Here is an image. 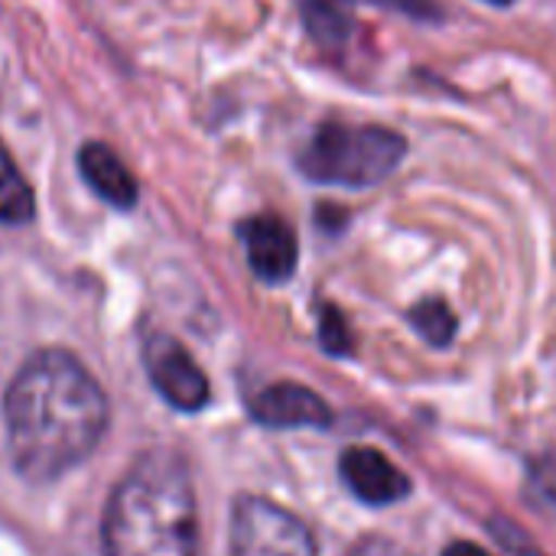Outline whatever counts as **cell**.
<instances>
[{
  "instance_id": "obj_14",
  "label": "cell",
  "mask_w": 556,
  "mask_h": 556,
  "mask_svg": "<svg viewBox=\"0 0 556 556\" xmlns=\"http://www.w3.org/2000/svg\"><path fill=\"white\" fill-rule=\"evenodd\" d=\"M531 476H534V485L556 502V453H547V456H541L534 466H531Z\"/></svg>"
},
{
  "instance_id": "obj_2",
  "label": "cell",
  "mask_w": 556,
  "mask_h": 556,
  "mask_svg": "<svg viewBox=\"0 0 556 556\" xmlns=\"http://www.w3.org/2000/svg\"><path fill=\"white\" fill-rule=\"evenodd\" d=\"M101 541L104 556H195V492L176 453H143L130 466L108 502Z\"/></svg>"
},
{
  "instance_id": "obj_5",
  "label": "cell",
  "mask_w": 556,
  "mask_h": 556,
  "mask_svg": "<svg viewBox=\"0 0 556 556\" xmlns=\"http://www.w3.org/2000/svg\"><path fill=\"white\" fill-rule=\"evenodd\" d=\"M143 365L156 394L176 410H202L208 401V378L195 358L173 336H150L143 342Z\"/></svg>"
},
{
  "instance_id": "obj_6",
  "label": "cell",
  "mask_w": 556,
  "mask_h": 556,
  "mask_svg": "<svg viewBox=\"0 0 556 556\" xmlns=\"http://www.w3.org/2000/svg\"><path fill=\"white\" fill-rule=\"evenodd\" d=\"M241 241L248 251L251 270L264 283H283L296 270V235L277 215H254L241 225Z\"/></svg>"
},
{
  "instance_id": "obj_17",
  "label": "cell",
  "mask_w": 556,
  "mask_h": 556,
  "mask_svg": "<svg viewBox=\"0 0 556 556\" xmlns=\"http://www.w3.org/2000/svg\"><path fill=\"white\" fill-rule=\"evenodd\" d=\"M485 3H495V7H508V3H515V0H485Z\"/></svg>"
},
{
  "instance_id": "obj_3",
  "label": "cell",
  "mask_w": 556,
  "mask_h": 556,
  "mask_svg": "<svg viewBox=\"0 0 556 556\" xmlns=\"http://www.w3.org/2000/svg\"><path fill=\"white\" fill-rule=\"evenodd\" d=\"M407 140L375 124H339L316 127L300 153V173L323 186L368 189L384 182L404 160Z\"/></svg>"
},
{
  "instance_id": "obj_13",
  "label": "cell",
  "mask_w": 556,
  "mask_h": 556,
  "mask_svg": "<svg viewBox=\"0 0 556 556\" xmlns=\"http://www.w3.org/2000/svg\"><path fill=\"white\" fill-rule=\"evenodd\" d=\"M319 342H323L326 352H332V355H349V349H352L349 326H345V319H342L332 306L323 309V319H319Z\"/></svg>"
},
{
  "instance_id": "obj_7",
  "label": "cell",
  "mask_w": 556,
  "mask_h": 556,
  "mask_svg": "<svg viewBox=\"0 0 556 556\" xmlns=\"http://www.w3.org/2000/svg\"><path fill=\"white\" fill-rule=\"evenodd\" d=\"M342 479L358 502L375 508L401 502L410 489L407 476L371 446H352L342 453Z\"/></svg>"
},
{
  "instance_id": "obj_9",
  "label": "cell",
  "mask_w": 556,
  "mask_h": 556,
  "mask_svg": "<svg viewBox=\"0 0 556 556\" xmlns=\"http://www.w3.org/2000/svg\"><path fill=\"white\" fill-rule=\"evenodd\" d=\"M78 169L85 182L114 208L127 212L137 205V179L108 143H85L78 150Z\"/></svg>"
},
{
  "instance_id": "obj_11",
  "label": "cell",
  "mask_w": 556,
  "mask_h": 556,
  "mask_svg": "<svg viewBox=\"0 0 556 556\" xmlns=\"http://www.w3.org/2000/svg\"><path fill=\"white\" fill-rule=\"evenodd\" d=\"M349 0H306V26L323 46H336L349 36L352 16H349Z\"/></svg>"
},
{
  "instance_id": "obj_12",
  "label": "cell",
  "mask_w": 556,
  "mask_h": 556,
  "mask_svg": "<svg viewBox=\"0 0 556 556\" xmlns=\"http://www.w3.org/2000/svg\"><path fill=\"white\" fill-rule=\"evenodd\" d=\"M410 323L437 349L450 345L453 336H456V316L450 313V306L443 300H424V303H417L414 313H410Z\"/></svg>"
},
{
  "instance_id": "obj_8",
  "label": "cell",
  "mask_w": 556,
  "mask_h": 556,
  "mask_svg": "<svg viewBox=\"0 0 556 556\" xmlns=\"http://www.w3.org/2000/svg\"><path fill=\"white\" fill-rule=\"evenodd\" d=\"M251 414L274 430H293V427H329L332 414L319 394H313L303 384H274L261 391L251 404Z\"/></svg>"
},
{
  "instance_id": "obj_16",
  "label": "cell",
  "mask_w": 556,
  "mask_h": 556,
  "mask_svg": "<svg viewBox=\"0 0 556 556\" xmlns=\"http://www.w3.org/2000/svg\"><path fill=\"white\" fill-rule=\"evenodd\" d=\"M443 556H492L489 551H482V547H476V544H469V541H456V544H450Z\"/></svg>"
},
{
  "instance_id": "obj_1",
  "label": "cell",
  "mask_w": 556,
  "mask_h": 556,
  "mask_svg": "<svg viewBox=\"0 0 556 556\" xmlns=\"http://www.w3.org/2000/svg\"><path fill=\"white\" fill-rule=\"evenodd\" d=\"M3 417L16 469L33 482H49L98 446L108 427V397L75 355L49 349L16 371Z\"/></svg>"
},
{
  "instance_id": "obj_4",
  "label": "cell",
  "mask_w": 556,
  "mask_h": 556,
  "mask_svg": "<svg viewBox=\"0 0 556 556\" xmlns=\"http://www.w3.org/2000/svg\"><path fill=\"white\" fill-rule=\"evenodd\" d=\"M231 556H316V541L287 508L244 495L231 511Z\"/></svg>"
},
{
  "instance_id": "obj_15",
  "label": "cell",
  "mask_w": 556,
  "mask_h": 556,
  "mask_svg": "<svg viewBox=\"0 0 556 556\" xmlns=\"http://www.w3.org/2000/svg\"><path fill=\"white\" fill-rule=\"evenodd\" d=\"M352 556H407L394 541H384V538H365L355 544Z\"/></svg>"
},
{
  "instance_id": "obj_10",
  "label": "cell",
  "mask_w": 556,
  "mask_h": 556,
  "mask_svg": "<svg viewBox=\"0 0 556 556\" xmlns=\"http://www.w3.org/2000/svg\"><path fill=\"white\" fill-rule=\"evenodd\" d=\"M36 199L23 173L16 169L10 150L0 143V222L3 225H23L33 218Z\"/></svg>"
}]
</instances>
